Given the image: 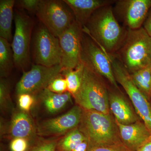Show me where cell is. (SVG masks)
Returning a JSON list of instances; mask_svg holds the SVG:
<instances>
[{
	"label": "cell",
	"mask_w": 151,
	"mask_h": 151,
	"mask_svg": "<svg viewBox=\"0 0 151 151\" xmlns=\"http://www.w3.org/2000/svg\"><path fill=\"white\" fill-rule=\"evenodd\" d=\"M111 5L105 6L95 11L82 30L101 48L113 54L122 46L127 30L117 21Z\"/></svg>",
	"instance_id": "1"
},
{
	"label": "cell",
	"mask_w": 151,
	"mask_h": 151,
	"mask_svg": "<svg viewBox=\"0 0 151 151\" xmlns=\"http://www.w3.org/2000/svg\"><path fill=\"white\" fill-rule=\"evenodd\" d=\"M117 57L129 73L151 64V37L143 27L128 29Z\"/></svg>",
	"instance_id": "2"
},
{
	"label": "cell",
	"mask_w": 151,
	"mask_h": 151,
	"mask_svg": "<svg viewBox=\"0 0 151 151\" xmlns=\"http://www.w3.org/2000/svg\"><path fill=\"white\" fill-rule=\"evenodd\" d=\"M80 124L79 129L87 138L89 147L122 143L116 121L113 120L111 114L82 110Z\"/></svg>",
	"instance_id": "3"
},
{
	"label": "cell",
	"mask_w": 151,
	"mask_h": 151,
	"mask_svg": "<svg viewBox=\"0 0 151 151\" xmlns=\"http://www.w3.org/2000/svg\"><path fill=\"white\" fill-rule=\"evenodd\" d=\"M73 97L82 110L111 114L109 92L103 77L84 64L81 86Z\"/></svg>",
	"instance_id": "4"
},
{
	"label": "cell",
	"mask_w": 151,
	"mask_h": 151,
	"mask_svg": "<svg viewBox=\"0 0 151 151\" xmlns=\"http://www.w3.org/2000/svg\"><path fill=\"white\" fill-rule=\"evenodd\" d=\"M117 83L124 88L135 110L151 133V106L149 100L134 84L129 73L115 54L106 52Z\"/></svg>",
	"instance_id": "5"
},
{
	"label": "cell",
	"mask_w": 151,
	"mask_h": 151,
	"mask_svg": "<svg viewBox=\"0 0 151 151\" xmlns=\"http://www.w3.org/2000/svg\"><path fill=\"white\" fill-rule=\"evenodd\" d=\"M35 14L42 24L57 37L75 21L72 11L63 1L41 0Z\"/></svg>",
	"instance_id": "6"
},
{
	"label": "cell",
	"mask_w": 151,
	"mask_h": 151,
	"mask_svg": "<svg viewBox=\"0 0 151 151\" xmlns=\"http://www.w3.org/2000/svg\"><path fill=\"white\" fill-rule=\"evenodd\" d=\"M81 62L107 79L112 86L119 90L112 64L106 52L84 32L81 41Z\"/></svg>",
	"instance_id": "7"
},
{
	"label": "cell",
	"mask_w": 151,
	"mask_h": 151,
	"mask_svg": "<svg viewBox=\"0 0 151 151\" xmlns=\"http://www.w3.org/2000/svg\"><path fill=\"white\" fill-rule=\"evenodd\" d=\"M15 29L12 40L14 65L19 69H24L30 63V47L32 24L24 13L17 12L14 16Z\"/></svg>",
	"instance_id": "8"
},
{
	"label": "cell",
	"mask_w": 151,
	"mask_h": 151,
	"mask_svg": "<svg viewBox=\"0 0 151 151\" xmlns=\"http://www.w3.org/2000/svg\"><path fill=\"white\" fill-rule=\"evenodd\" d=\"M59 39L43 24L37 29L34 38V57L36 64L51 67L61 63Z\"/></svg>",
	"instance_id": "9"
},
{
	"label": "cell",
	"mask_w": 151,
	"mask_h": 151,
	"mask_svg": "<svg viewBox=\"0 0 151 151\" xmlns=\"http://www.w3.org/2000/svg\"><path fill=\"white\" fill-rule=\"evenodd\" d=\"M61 64L48 67L38 64L33 65L27 71H24L17 84L16 91L18 95L24 93L33 94L39 93L47 88L50 82L61 73Z\"/></svg>",
	"instance_id": "10"
},
{
	"label": "cell",
	"mask_w": 151,
	"mask_h": 151,
	"mask_svg": "<svg viewBox=\"0 0 151 151\" xmlns=\"http://www.w3.org/2000/svg\"><path fill=\"white\" fill-rule=\"evenodd\" d=\"M82 28L75 21L58 37L63 69H74L81 63Z\"/></svg>",
	"instance_id": "11"
},
{
	"label": "cell",
	"mask_w": 151,
	"mask_h": 151,
	"mask_svg": "<svg viewBox=\"0 0 151 151\" xmlns=\"http://www.w3.org/2000/svg\"><path fill=\"white\" fill-rule=\"evenodd\" d=\"M115 3V12L128 29L142 27L151 7V0H120Z\"/></svg>",
	"instance_id": "12"
},
{
	"label": "cell",
	"mask_w": 151,
	"mask_h": 151,
	"mask_svg": "<svg viewBox=\"0 0 151 151\" xmlns=\"http://www.w3.org/2000/svg\"><path fill=\"white\" fill-rule=\"evenodd\" d=\"M82 109L78 105L74 106L65 114L49 119L40 124L39 132L42 135L60 134L76 129L80 124Z\"/></svg>",
	"instance_id": "13"
},
{
	"label": "cell",
	"mask_w": 151,
	"mask_h": 151,
	"mask_svg": "<svg viewBox=\"0 0 151 151\" xmlns=\"http://www.w3.org/2000/svg\"><path fill=\"white\" fill-rule=\"evenodd\" d=\"M116 123L121 141L130 151H137L151 137L150 132L144 122L138 121L127 125Z\"/></svg>",
	"instance_id": "14"
},
{
	"label": "cell",
	"mask_w": 151,
	"mask_h": 151,
	"mask_svg": "<svg viewBox=\"0 0 151 151\" xmlns=\"http://www.w3.org/2000/svg\"><path fill=\"white\" fill-rule=\"evenodd\" d=\"M70 9L76 22L85 26L91 16L97 9L112 5L116 1L110 0H63Z\"/></svg>",
	"instance_id": "15"
},
{
	"label": "cell",
	"mask_w": 151,
	"mask_h": 151,
	"mask_svg": "<svg viewBox=\"0 0 151 151\" xmlns=\"http://www.w3.org/2000/svg\"><path fill=\"white\" fill-rule=\"evenodd\" d=\"M110 111L117 123L122 125H129L139 121L129 105L121 94L109 92Z\"/></svg>",
	"instance_id": "16"
},
{
	"label": "cell",
	"mask_w": 151,
	"mask_h": 151,
	"mask_svg": "<svg viewBox=\"0 0 151 151\" xmlns=\"http://www.w3.org/2000/svg\"><path fill=\"white\" fill-rule=\"evenodd\" d=\"M39 93L47 111L52 114L58 112L64 108L71 100L72 96L68 91L62 94H57L51 92L47 88Z\"/></svg>",
	"instance_id": "17"
},
{
	"label": "cell",
	"mask_w": 151,
	"mask_h": 151,
	"mask_svg": "<svg viewBox=\"0 0 151 151\" xmlns=\"http://www.w3.org/2000/svg\"><path fill=\"white\" fill-rule=\"evenodd\" d=\"M14 0L0 1V37L12 42V24Z\"/></svg>",
	"instance_id": "18"
},
{
	"label": "cell",
	"mask_w": 151,
	"mask_h": 151,
	"mask_svg": "<svg viewBox=\"0 0 151 151\" xmlns=\"http://www.w3.org/2000/svg\"><path fill=\"white\" fill-rule=\"evenodd\" d=\"M10 132L14 138L26 139L32 136L34 128L28 115L24 112L16 113L12 121Z\"/></svg>",
	"instance_id": "19"
},
{
	"label": "cell",
	"mask_w": 151,
	"mask_h": 151,
	"mask_svg": "<svg viewBox=\"0 0 151 151\" xmlns=\"http://www.w3.org/2000/svg\"><path fill=\"white\" fill-rule=\"evenodd\" d=\"M14 65L13 52L10 43L0 37V75L1 78L7 77Z\"/></svg>",
	"instance_id": "20"
},
{
	"label": "cell",
	"mask_w": 151,
	"mask_h": 151,
	"mask_svg": "<svg viewBox=\"0 0 151 151\" xmlns=\"http://www.w3.org/2000/svg\"><path fill=\"white\" fill-rule=\"evenodd\" d=\"M130 74L134 84L150 101L151 100V64Z\"/></svg>",
	"instance_id": "21"
},
{
	"label": "cell",
	"mask_w": 151,
	"mask_h": 151,
	"mask_svg": "<svg viewBox=\"0 0 151 151\" xmlns=\"http://www.w3.org/2000/svg\"><path fill=\"white\" fill-rule=\"evenodd\" d=\"M83 70L84 64L81 62L74 69H63L61 72L67 82L68 92H70L73 97L80 89Z\"/></svg>",
	"instance_id": "22"
},
{
	"label": "cell",
	"mask_w": 151,
	"mask_h": 151,
	"mask_svg": "<svg viewBox=\"0 0 151 151\" xmlns=\"http://www.w3.org/2000/svg\"><path fill=\"white\" fill-rule=\"evenodd\" d=\"M87 139L85 135L79 129L71 130L58 144L59 151H72L82 142Z\"/></svg>",
	"instance_id": "23"
},
{
	"label": "cell",
	"mask_w": 151,
	"mask_h": 151,
	"mask_svg": "<svg viewBox=\"0 0 151 151\" xmlns=\"http://www.w3.org/2000/svg\"><path fill=\"white\" fill-rule=\"evenodd\" d=\"M61 73L53 78L50 82L47 88L51 92L62 94L67 92V84L65 77Z\"/></svg>",
	"instance_id": "24"
},
{
	"label": "cell",
	"mask_w": 151,
	"mask_h": 151,
	"mask_svg": "<svg viewBox=\"0 0 151 151\" xmlns=\"http://www.w3.org/2000/svg\"><path fill=\"white\" fill-rule=\"evenodd\" d=\"M10 85L8 81L1 78L0 81V103L1 107L6 108L10 103Z\"/></svg>",
	"instance_id": "25"
},
{
	"label": "cell",
	"mask_w": 151,
	"mask_h": 151,
	"mask_svg": "<svg viewBox=\"0 0 151 151\" xmlns=\"http://www.w3.org/2000/svg\"><path fill=\"white\" fill-rule=\"evenodd\" d=\"M19 107L24 111H28L32 107L34 99L32 94L24 93L18 95Z\"/></svg>",
	"instance_id": "26"
},
{
	"label": "cell",
	"mask_w": 151,
	"mask_h": 151,
	"mask_svg": "<svg viewBox=\"0 0 151 151\" xmlns=\"http://www.w3.org/2000/svg\"><path fill=\"white\" fill-rule=\"evenodd\" d=\"M87 151H130L122 143L111 145L89 147Z\"/></svg>",
	"instance_id": "27"
},
{
	"label": "cell",
	"mask_w": 151,
	"mask_h": 151,
	"mask_svg": "<svg viewBox=\"0 0 151 151\" xmlns=\"http://www.w3.org/2000/svg\"><path fill=\"white\" fill-rule=\"evenodd\" d=\"M27 147V141L25 138H14L10 144L12 151H26Z\"/></svg>",
	"instance_id": "28"
},
{
	"label": "cell",
	"mask_w": 151,
	"mask_h": 151,
	"mask_svg": "<svg viewBox=\"0 0 151 151\" xmlns=\"http://www.w3.org/2000/svg\"><path fill=\"white\" fill-rule=\"evenodd\" d=\"M41 0H21L18 1L19 5L32 12L36 13Z\"/></svg>",
	"instance_id": "29"
},
{
	"label": "cell",
	"mask_w": 151,
	"mask_h": 151,
	"mask_svg": "<svg viewBox=\"0 0 151 151\" xmlns=\"http://www.w3.org/2000/svg\"><path fill=\"white\" fill-rule=\"evenodd\" d=\"M58 144L55 141H47L36 147L31 151H55Z\"/></svg>",
	"instance_id": "30"
},
{
	"label": "cell",
	"mask_w": 151,
	"mask_h": 151,
	"mask_svg": "<svg viewBox=\"0 0 151 151\" xmlns=\"http://www.w3.org/2000/svg\"><path fill=\"white\" fill-rule=\"evenodd\" d=\"M142 27L151 37V7L143 24Z\"/></svg>",
	"instance_id": "31"
},
{
	"label": "cell",
	"mask_w": 151,
	"mask_h": 151,
	"mask_svg": "<svg viewBox=\"0 0 151 151\" xmlns=\"http://www.w3.org/2000/svg\"><path fill=\"white\" fill-rule=\"evenodd\" d=\"M89 145L88 140H85L79 144L72 151H87Z\"/></svg>",
	"instance_id": "32"
},
{
	"label": "cell",
	"mask_w": 151,
	"mask_h": 151,
	"mask_svg": "<svg viewBox=\"0 0 151 151\" xmlns=\"http://www.w3.org/2000/svg\"><path fill=\"white\" fill-rule=\"evenodd\" d=\"M137 151H151V137Z\"/></svg>",
	"instance_id": "33"
}]
</instances>
